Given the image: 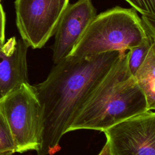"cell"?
<instances>
[{
  "label": "cell",
  "mask_w": 155,
  "mask_h": 155,
  "mask_svg": "<svg viewBox=\"0 0 155 155\" xmlns=\"http://www.w3.org/2000/svg\"><path fill=\"white\" fill-rule=\"evenodd\" d=\"M98 155H114L112 151H111V149L110 148V146L107 142H106L105 144L103 147L102 150L99 153Z\"/></svg>",
  "instance_id": "obj_14"
},
{
  "label": "cell",
  "mask_w": 155,
  "mask_h": 155,
  "mask_svg": "<svg viewBox=\"0 0 155 155\" xmlns=\"http://www.w3.org/2000/svg\"><path fill=\"white\" fill-rule=\"evenodd\" d=\"M96 15L91 0H78L73 4L69 3L54 33V64L70 54Z\"/></svg>",
  "instance_id": "obj_7"
},
{
  "label": "cell",
  "mask_w": 155,
  "mask_h": 155,
  "mask_svg": "<svg viewBox=\"0 0 155 155\" xmlns=\"http://www.w3.org/2000/svg\"><path fill=\"white\" fill-rule=\"evenodd\" d=\"M5 14L2 4L0 2V45L4 44L5 40Z\"/></svg>",
  "instance_id": "obj_13"
},
{
  "label": "cell",
  "mask_w": 155,
  "mask_h": 155,
  "mask_svg": "<svg viewBox=\"0 0 155 155\" xmlns=\"http://www.w3.org/2000/svg\"><path fill=\"white\" fill-rule=\"evenodd\" d=\"M147 36L137 11L116 6L96 15L69 55L88 56L113 51H126Z\"/></svg>",
  "instance_id": "obj_3"
},
{
  "label": "cell",
  "mask_w": 155,
  "mask_h": 155,
  "mask_svg": "<svg viewBox=\"0 0 155 155\" xmlns=\"http://www.w3.org/2000/svg\"><path fill=\"white\" fill-rule=\"evenodd\" d=\"M0 108L13 136L16 153L37 152L42 143L43 116L35 86L22 84L0 99Z\"/></svg>",
  "instance_id": "obj_4"
},
{
  "label": "cell",
  "mask_w": 155,
  "mask_h": 155,
  "mask_svg": "<svg viewBox=\"0 0 155 155\" xmlns=\"http://www.w3.org/2000/svg\"><path fill=\"white\" fill-rule=\"evenodd\" d=\"M70 0H15L16 24L21 39L41 48L54 35Z\"/></svg>",
  "instance_id": "obj_5"
},
{
  "label": "cell",
  "mask_w": 155,
  "mask_h": 155,
  "mask_svg": "<svg viewBox=\"0 0 155 155\" xmlns=\"http://www.w3.org/2000/svg\"><path fill=\"white\" fill-rule=\"evenodd\" d=\"M142 15V18L155 21V0H125Z\"/></svg>",
  "instance_id": "obj_12"
},
{
  "label": "cell",
  "mask_w": 155,
  "mask_h": 155,
  "mask_svg": "<svg viewBox=\"0 0 155 155\" xmlns=\"http://www.w3.org/2000/svg\"><path fill=\"white\" fill-rule=\"evenodd\" d=\"M120 53L69 55L54 64L44 81L34 85L43 116L42 143L37 155H54L60 150V140L67 133L77 110Z\"/></svg>",
  "instance_id": "obj_1"
},
{
  "label": "cell",
  "mask_w": 155,
  "mask_h": 155,
  "mask_svg": "<svg viewBox=\"0 0 155 155\" xmlns=\"http://www.w3.org/2000/svg\"><path fill=\"white\" fill-rule=\"evenodd\" d=\"M147 110L146 97L128 68L127 51H122L83 101L67 133L78 130L102 131Z\"/></svg>",
  "instance_id": "obj_2"
},
{
  "label": "cell",
  "mask_w": 155,
  "mask_h": 155,
  "mask_svg": "<svg viewBox=\"0 0 155 155\" xmlns=\"http://www.w3.org/2000/svg\"><path fill=\"white\" fill-rule=\"evenodd\" d=\"M28 47L22 39L15 36L0 45V99L22 84L28 82Z\"/></svg>",
  "instance_id": "obj_8"
},
{
  "label": "cell",
  "mask_w": 155,
  "mask_h": 155,
  "mask_svg": "<svg viewBox=\"0 0 155 155\" xmlns=\"http://www.w3.org/2000/svg\"><path fill=\"white\" fill-rule=\"evenodd\" d=\"M102 132L114 155H155V113L151 110L123 120Z\"/></svg>",
  "instance_id": "obj_6"
},
{
  "label": "cell",
  "mask_w": 155,
  "mask_h": 155,
  "mask_svg": "<svg viewBox=\"0 0 155 155\" xmlns=\"http://www.w3.org/2000/svg\"><path fill=\"white\" fill-rule=\"evenodd\" d=\"M155 44V36L147 35L139 45L128 50L127 52L128 67L133 75L145 59L151 46Z\"/></svg>",
  "instance_id": "obj_10"
},
{
  "label": "cell",
  "mask_w": 155,
  "mask_h": 155,
  "mask_svg": "<svg viewBox=\"0 0 155 155\" xmlns=\"http://www.w3.org/2000/svg\"><path fill=\"white\" fill-rule=\"evenodd\" d=\"M16 153L15 141L5 117L0 108V155Z\"/></svg>",
  "instance_id": "obj_11"
},
{
  "label": "cell",
  "mask_w": 155,
  "mask_h": 155,
  "mask_svg": "<svg viewBox=\"0 0 155 155\" xmlns=\"http://www.w3.org/2000/svg\"><path fill=\"white\" fill-rule=\"evenodd\" d=\"M133 76L146 97L148 110H154L155 44L151 46L145 59Z\"/></svg>",
  "instance_id": "obj_9"
},
{
  "label": "cell",
  "mask_w": 155,
  "mask_h": 155,
  "mask_svg": "<svg viewBox=\"0 0 155 155\" xmlns=\"http://www.w3.org/2000/svg\"><path fill=\"white\" fill-rule=\"evenodd\" d=\"M0 2H1V0H0Z\"/></svg>",
  "instance_id": "obj_15"
}]
</instances>
